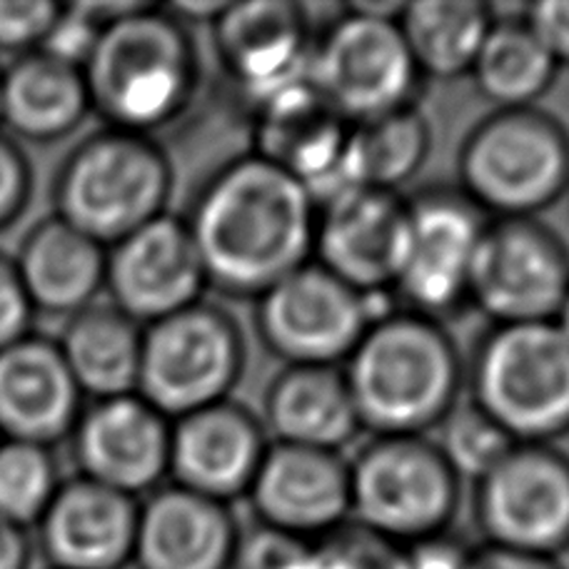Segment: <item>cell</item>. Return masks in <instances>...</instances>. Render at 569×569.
Instances as JSON below:
<instances>
[{"label": "cell", "instance_id": "17", "mask_svg": "<svg viewBox=\"0 0 569 569\" xmlns=\"http://www.w3.org/2000/svg\"><path fill=\"white\" fill-rule=\"evenodd\" d=\"M172 420L138 392L93 400L70 440L78 475L140 500L168 480Z\"/></svg>", "mask_w": 569, "mask_h": 569}, {"label": "cell", "instance_id": "11", "mask_svg": "<svg viewBox=\"0 0 569 569\" xmlns=\"http://www.w3.org/2000/svg\"><path fill=\"white\" fill-rule=\"evenodd\" d=\"M382 312L370 295L308 262L256 300V330L284 368H342Z\"/></svg>", "mask_w": 569, "mask_h": 569}, {"label": "cell", "instance_id": "28", "mask_svg": "<svg viewBox=\"0 0 569 569\" xmlns=\"http://www.w3.org/2000/svg\"><path fill=\"white\" fill-rule=\"evenodd\" d=\"M432 150V128L420 106L352 123L345 138L340 190L398 192L418 178Z\"/></svg>", "mask_w": 569, "mask_h": 569}, {"label": "cell", "instance_id": "14", "mask_svg": "<svg viewBox=\"0 0 569 569\" xmlns=\"http://www.w3.org/2000/svg\"><path fill=\"white\" fill-rule=\"evenodd\" d=\"M210 30L222 80L250 108L308 80L315 30L300 3H228Z\"/></svg>", "mask_w": 569, "mask_h": 569}, {"label": "cell", "instance_id": "15", "mask_svg": "<svg viewBox=\"0 0 569 569\" xmlns=\"http://www.w3.org/2000/svg\"><path fill=\"white\" fill-rule=\"evenodd\" d=\"M110 305L142 328L206 300L208 276L186 218L166 212L108 250Z\"/></svg>", "mask_w": 569, "mask_h": 569}, {"label": "cell", "instance_id": "44", "mask_svg": "<svg viewBox=\"0 0 569 569\" xmlns=\"http://www.w3.org/2000/svg\"><path fill=\"white\" fill-rule=\"evenodd\" d=\"M567 196H569V192H567Z\"/></svg>", "mask_w": 569, "mask_h": 569}, {"label": "cell", "instance_id": "37", "mask_svg": "<svg viewBox=\"0 0 569 569\" xmlns=\"http://www.w3.org/2000/svg\"><path fill=\"white\" fill-rule=\"evenodd\" d=\"M36 310L28 300L16 260L0 252V350L30 335Z\"/></svg>", "mask_w": 569, "mask_h": 569}, {"label": "cell", "instance_id": "9", "mask_svg": "<svg viewBox=\"0 0 569 569\" xmlns=\"http://www.w3.org/2000/svg\"><path fill=\"white\" fill-rule=\"evenodd\" d=\"M308 83L345 123L415 108L425 80L398 20L355 13L348 6L315 30Z\"/></svg>", "mask_w": 569, "mask_h": 569}, {"label": "cell", "instance_id": "23", "mask_svg": "<svg viewBox=\"0 0 569 569\" xmlns=\"http://www.w3.org/2000/svg\"><path fill=\"white\" fill-rule=\"evenodd\" d=\"M240 525L230 505L162 485L140 500L138 569H230Z\"/></svg>", "mask_w": 569, "mask_h": 569}, {"label": "cell", "instance_id": "32", "mask_svg": "<svg viewBox=\"0 0 569 569\" xmlns=\"http://www.w3.org/2000/svg\"><path fill=\"white\" fill-rule=\"evenodd\" d=\"M435 445L457 480L475 485L492 472L517 442L470 400H460L437 427Z\"/></svg>", "mask_w": 569, "mask_h": 569}, {"label": "cell", "instance_id": "33", "mask_svg": "<svg viewBox=\"0 0 569 569\" xmlns=\"http://www.w3.org/2000/svg\"><path fill=\"white\" fill-rule=\"evenodd\" d=\"M315 569H405V547L348 522L315 542Z\"/></svg>", "mask_w": 569, "mask_h": 569}, {"label": "cell", "instance_id": "8", "mask_svg": "<svg viewBox=\"0 0 569 569\" xmlns=\"http://www.w3.org/2000/svg\"><path fill=\"white\" fill-rule=\"evenodd\" d=\"M246 372V335L202 300L142 328L138 395L168 420L228 402Z\"/></svg>", "mask_w": 569, "mask_h": 569}, {"label": "cell", "instance_id": "1", "mask_svg": "<svg viewBox=\"0 0 569 569\" xmlns=\"http://www.w3.org/2000/svg\"><path fill=\"white\" fill-rule=\"evenodd\" d=\"M318 200L290 172L256 152L202 178L186 218L208 288L256 302L312 262Z\"/></svg>", "mask_w": 569, "mask_h": 569}, {"label": "cell", "instance_id": "5", "mask_svg": "<svg viewBox=\"0 0 569 569\" xmlns=\"http://www.w3.org/2000/svg\"><path fill=\"white\" fill-rule=\"evenodd\" d=\"M457 190L490 220L537 218L569 192V130L535 108L492 110L457 152Z\"/></svg>", "mask_w": 569, "mask_h": 569}, {"label": "cell", "instance_id": "10", "mask_svg": "<svg viewBox=\"0 0 569 569\" xmlns=\"http://www.w3.org/2000/svg\"><path fill=\"white\" fill-rule=\"evenodd\" d=\"M408 198L402 252L392 295L400 308L445 320L470 308V278L487 220L455 186Z\"/></svg>", "mask_w": 569, "mask_h": 569}, {"label": "cell", "instance_id": "31", "mask_svg": "<svg viewBox=\"0 0 569 569\" xmlns=\"http://www.w3.org/2000/svg\"><path fill=\"white\" fill-rule=\"evenodd\" d=\"M48 447L0 440V517L23 530L36 527L60 487Z\"/></svg>", "mask_w": 569, "mask_h": 569}, {"label": "cell", "instance_id": "6", "mask_svg": "<svg viewBox=\"0 0 569 569\" xmlns=\"http://www.w3.org/2000/svg\"><path fill=\"white\" fill-rule=\"evenodd\" d=\"M465 390L517 445H555L569 435V342L555 322L490 325Z\"/></svg>", "mask_w": 569, "mask_h": 569}, {"label": "cell", "instance_id": "12", "mask_svg": "<svg viewBox=\"0 0 569 569\" xmlns=\"http://www.w3.org/2000/svg\"><path fill=\"white\" fill-rule=\"evenodd\" d=\"M482 545L562 560L569 550V455L555 445H515L472 485Z\"/></svg>", "mask_w": 569, "mask_h": 569}, {"label": "cell", "instance_id": "38", "mask_svg": "<svg viewBox=\"0 0 569 569\" xmlns=\"http://www.w3.org/2000/svg\"><path fill=\"white\" fill-rule=\"evenodd\" d=\"M525 20L550 50L555 63L569 68V0H540L525 10Z\"/></svg>", "mask_w": 569, "mask_h": 569}, {"label": "cell", "instance_id": "16", "mask_svg": "<svg viewBox=\"0 0 569 569\" xmlns=\"http://www.w3.org/2000/svg\"><path fill=\"white\" fill-rule=\"evenodd\" d=\"M408 198L398 192L342 188L318 202L312 262L345 284L378 298L398 276Z\"/></svg>", "mask_w": 569, "mask_h": 569}, {"label": "cell", "instance_id": "36", "mask_svg": "<svg viewBox=\"0 0 569 569\" xmlns=\"http://www.w3.org/2000/svg\"><path fill=\"white\" fill-rule=\"evenodd\" d=\"M33 166L10 136L0 133V232L23 216L33 198Z\"/></svg>", "mask_w": 569, "mask_h": 569}, {"label": "cell", "instance_id": "34", "mask_svg": "<svg viewBox=\"0 0 569 569\" xmlns=\"http://www.w3.org/2000/svg\"><path fill=\"white\" fill-rule=\"evenodd\" d=\"M230 569H315V542L256 522L240 530Z\"/></svg>", "mask_w": 569, "mask_h": 569}, {"label": "cell", "instance_id": "21", "mask_svg": "<svg viewBox=\"0 0 569 569\" xmlns=\"http://www.w3.org/2000/svg\"><path fill=\"white\" fill-rule=\"evenodd\" d=\"M350 123L305 80L252 108L250 152L290 172L315 200L340 190V162Z\"/></svg>", "mask_w": 569, "mask_h": 569}, {"label": "cell", "instance_id": "43", "mask_svg": "<svg viewBox=\"0 0 569 569\" xmlns=\"http://www.w3.org/2000/svg\"><path fill=\"white\" fill-rule=\"evenodd\" d=\"M0 80H3V66H0Z\"/></svg>", "mask_w": 569, "mask_h": 569}, {"label": "cell", "instance_id": "24", "mask_svg": "<svg viewBox=\"0 0 569 569\" xmlns=\"http://www.w3.org/2000/svg\"><path fill=\"white\" fill-rule=\"evenodd\" d=\"M13 260L36 312L68 320L106 292L108 248L58 216L36 222Z\"/></svg>", "mask_w": 569, "mask_h": 569}, {"label": "cell", "instance_id": "25", "mask_svg": "<svg viewBox=\"0 0 569 569\" xmlns=\"http://www.w3.org/2000/svg\"><path fill=\"white\" fill-rule=\"evenodd\" d=\"M93 113L83 68L48 50L13 58L0 80V126L13 140H66Z\"/></svg>", "mask_w": 569, "mask_h": 569}, {"label": "cell", "instance_id": "41", "mask_svg": "<svg viewBox=\"0 0 569 569\" xmlns=\"http://www.w3.org/2000/svg\"><path fill=\"white\" fill-rule=\"evenodd\" d=\"M36 560V542L23 530L0 517V569H30Z\"/></svg>", "mask_w": 569, "mask_h": 569}, {"label": "cell", "instance_id": "13", "mask_svg": "<svg viewBox=\"0 0 569 569\" xmlns=\"http://www.w3.org/2000/svg\"><path fill=\"white\" fill-rule=\"evenodd\" d=\"M569 290V246L540 218L487 220L470 308L490 325L552 322Z\"/></svg>", "mask_w": 569, "mask_h": 569}, {"label": "cell", "instance_id": "26", "mask_svg": "<svg viewBox=\"0 0 569 569\" xmlns=\"http://www.w3.org/2000/svg\"><path fill=\"white\" fill-rule=\"evenodd\" d=\"M270 442L342 452L362 425L342 368H282L262 398Z\"/></svg>", "mask_w": 569, "mask_h": 569}, {"label": "cell", "instance_id": "35", "mask_svg": "<svg viewBox=\"0 0 569 569\" xmlns=\"http://www.w3.org/2000/svg\"><path fill=\"white\" fill-rule=\"evenodd\" d=\"M66 6L56 0H0V53L18 58L43 48Z\"/></svg>", "mask_w": 569, "mask_h": 569}, {"label": "cell", "instance_id": "30", "mask_svg": "<svg viewBox=\"0 0 569 569\" xmlns=\"http://www.w3.org/2000/svg\"><path fill=\"white\" fill-rule=\"evenodd\" d=\"M560 70L525 16H517L495 20L470 80L492 110L535 108L550 93Z\"/></svg>", "mask_w": 569, "mask_h": 569}, {"label": "cell", "instance_id": "19", "mask_svg": "<svg viewBox=\"0 0 569 569\" xmlns=\"http://www.w3.org/2000/svg\"><path fill=\"white\" fill-rule=\"evenodd\" d=\"M270 437L246 405L220 402L172 420L170 485L230 505L248 497Z\"/></svg>", "mask_w": 569, "mask_h": 569}, {"label": "cell", "instance_id": "18", "mask_svg": "<svg viewBox=\"0 0 569 569\" xmlns=\"http://www.w3.org/2000/svg\"><path fill=\"white\" fill-rule=\"evenodd\" d=\"M246 500L258 525L320 542L350 522V462L345 452L270 442Z\"/></svg>", "mask_w": 569, "mask_h": 569}, {"label": "cell", "instance_id": "27", "mask_svg": "<svg viewBox=\"0 0 569 569\" xmlns=\"http://www.w3.org/2000/svg\"><path fill=\"white\" fill-rule=\"evenodd\" d=\"M56 342L83 398L108 400L138 392L142 325L116 305L96 302L76 312Z\"/></svg>", "mask_w": 569, "mask_h": 569}, {"label": "cell", "instance_id": "22", "mask_svg": "<svg viewBox=\"0 0 569 569\" xmlns=\"http://www.w3.org/2000/svg\"><path fill=\"white\" fill-rule=\"evenodd\" d=\"M83 400L56 340L30 332L0 350V440L50 450L73 432Z\"/></svg>", "mask_w": 569, "mask_h": 569}, {"label": "cell", "instance_id": "20", "mask_svg": "<svg viewBox=\"0 0 569 569\" xmlns=\"http://www.w3.org/2000/svg\"><path fill=\"white\" fill-rule=\"evenodd\" d=\"M140 500L88 477L63 480L36 525L46 569H126L133 562Z\"/></svg>", "mask_w": 569, "mask_h": 569}, {"label": "cell", "instance_id": "29", "mask_svg": "<svg viewBox=\"0 0 569 569\" xmlns=\"http://www.w3.org/2000/svg\"><path fill=\"white\" fill-rule=\"evenodd\" d=\"M492 6L480 0H415L405 3L400 33L422 80L470 78L495 26Z\"/></svg>", "mask_w": 569, "mask_h": 569}, {"label": "cell", "instance_id": "7", "mask_svg": "<svg viewBox=\"0 0 569 569\" xmlns=\"http://www.w3.org/2000/svg\"><path fill=\"white\" fill-rule=\"evenodd\" d=\"M350 462V522L398 547L450 532L462 482L427 435H370Z\"/></svg>", "mask_w": 569, "mask_h": 569}, {"label": "cell", "instance_id": "2", "mask_svg": "<svg viewBox=\"0 0 569 569\" xmlns=\"http://www.w3.org/2000/svg\"><path fill=\"white\" fill-rule=\"evenodd\" d=\"M83 73L106 128L152 138L186 118L202 88L192 30L156 3H133L108 20Z\"/></svg>", "mask_w": 569, "mask_h": 569}, {"label": "cell", "instance_id": "4", "mask_svg": "<svg viewBox=\"0 0 569 569\" xmlns=\"http://www.w3.org/2000/svg\"><path fill=\"white\" fill-rule=\"evenodd\" d=\"M176 182V160L158 138L103 126L76 142L60 162L53 216L113 248L170 212Z\"/></svg>", "mask_w": 569, "mask_h": 569}, {"label": "cell", "instance_id": "39", "mask_svg": "<svg viewBox=\"0 0 569 569\" xmlns=\"http://www.w3.org/2000/svg\"><path fill=\"white\" fill-rule=\"evenodd\" d=\"M472 547H465L450 535L435 537L405 550V569H467Z\"/></svg>", "mask_w": 569, "mask_h": 569}, {"label": "cell", "instance_id": "3", "mask_svg": "<svg viewBox=\"0 0 569 569\" xmlns=\"http://www.w3.org/2000/svg\"><path fill=\"white\" fill-rule=\"evenodd\" d=\"M465 368L445 322L390 308L370 322L342 375L362 432L427 435L462 400Z\"/></svg>", "mask_w": 569, "mask_h": 569}, {"label": "cell", "instance_id": "40", "mask_svg": "<svg viewBox=\"0 0 569 569\" xmlns=\"http://www.w3.org/2000/svg\"><path fill=\"white\" fill-rule=\"evenodd\" d=\"M467 569H565V565L555 557L505 550V547L480 542L470 550Z\"/></svg>", "mask_w": 569, "mask_h": 569}, {"label": "cell", "instance_id": "42", "mask_svg": "<svg viewBox=\"0 0 569 569\" xmlns=\"http://www.w3.org/2000/svg\"><path fill=\"white\" fill-rule=\"evenodd\" d=\"M552 322H555V328L562 332V338L569 342V290H567L565 300H562V305H560V310H557Z\"/></svg>", "mask_w": 569, "mask_h": 569}]
</instances>
